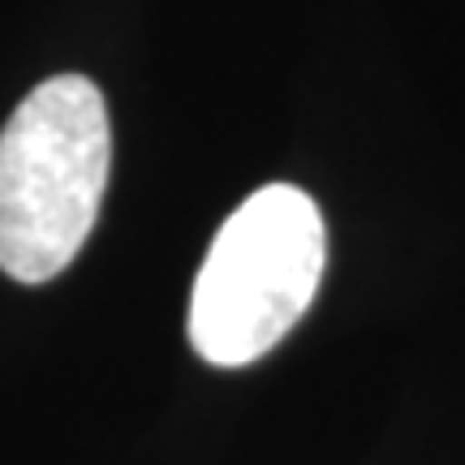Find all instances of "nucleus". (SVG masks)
Wrapping results in <instances>:
<instances>
[{"label":"nucleus","instance_id":"nucleus-2","mask_svg":"<svg viewBox=\"0 0 465 465\" xmlns=\"http://www.w3.org/2000/svg\"><path fill=\"white\" fill-rule=\"evenodd\" d=\"M328 263L319 203L298 185L254 190L194 276L190 345L212 366H246L289 336L315 302Z\"/></svg>","mask_w":465,"mask_h":465},{"label":"nucleus","instance_id":"nucleus-1","mask_svg":"<svg viewBox=\"0 0 465 465\" xmlns=\"http://www.w3.org/2000/svg\"><path fill=\"white\" fill-rule=\"evenodd\" d=\"M113 164L100 86L56 74L0 130V272L22 284L61 276L95 229Z\"/></svg>","mask_w":465,"mask_h":465}]
</instances>
